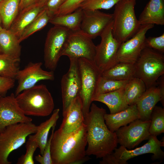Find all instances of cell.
<instances>
[{
	"label": "cell",
	"instance_id": "cell-30",
	"mask_svg": "<svg viewBox=\"0 0 164 164\" xmlns=\"http://www.w3.org/2000/svg\"><path fill=\"white\" fill-rule=\"evenodd\" d=\"M51 18L43 8L36 18L24 30L19 38V42L20 43L35 32L42 29L49 22Z\"/></svg>",
	"mask_w": 164,
	"mask_h": 164
},
{
	"label": "cell",
	"instance_id": "cell-38",
	"mask_svg": "<svg viewBox=\"0 0 164 164\" xmlns=\"http://www.w3.org/2000/svg\"><path fill=\"white\" fill-rule=\"evenodd\" d=\"M145 44L149 47L161 53H164V33L158 37H150L146 38Z\"/></svg>",
	"mask_w": 164,
	"mask_h": 164
},
{
	"label": "cell",
	"instance_id": "cell-4",
	"mask_svg": "<svg viewBox=\"0 0 164 164\" xmlns=\"http://www.w3.org/2000/svg\"><path fill=\"white\" fill-rule=\"evenodd\" d=\"M136 0H121L115 5L112 33L121 44L132 37L141 25L135 11Z\"/></svg>",
	"mask_w": 164,
	"mask_h": 164
},
{
	"label": "cell",
	"instance_id": "cell-27",
	"mask_svg": "<svg viewBox=\"0 0 164 164\" xmlns=\"http://www.w3.org/2000/svg\"><path fill=\"white\" fill-rule=\"evenodd\" d=\"M59 108L54 110L49 118L37 126L36 132L34 135L38 143V148L41 155L43 154L44 148L48 140L49 132L52 127L56 125L59 118Z\"/></svg>",
	"mask_w": 164,
	"mask_h": 164
},
{
	"label": "cell",
	"instance_id": "cell-42",
	"mask_svg": "<svg viewBox=\"0 0 164 164\" xmlns=\"http://www.w3.org/2000/svg\"><path fill=\"white\" fill-rule=\"evenodd\" d=\"M48 0H37L35 4L41 7H43Z\"/></svg>",
	"mask_w": 164,
	"mask_h": 164
},
{
	"label": "cell",
	"instance_id": "cell-37",
	"mask_svg": "<svg viewBox=\"0 0 164 164\" xmlns=\"http://www.w3.org/2000/svg\"><path fill=\"white\" fill-rule=\"evenodd\" d=\"M85 0H66L60 7L54 16L63 15L72 13L80 8Z\"/></svg>",
	"mask_w": 164,
	"mask_h": 164
},
{
	"label": "cell",
	"instance_id": "cell-16",
	"mask_svg": "<svg viewBox=\"0 0 164 164\" xmlns=\"http://www.w3.org/2000/svg\"><path fill=\"white\" fill-rule=\"evenodd\" d=\"M32 121L19 107L14 94L0 97V132L8 125Z\"/></svg>",
	"mask_w": 164,
	"mask_h": 164
},
{
	"label": "cell",
	"instance_id": "cell-11",
	"mask_svg": "<svg viewBox=\"0 0 164 164\" xmlns=\"http://www.w3.org/2000/svg\"><path fill=\"white\" fill-rule=\"evenodd\" d=\"M69 59L70 61L69 69L62 76L61 81L63 116L75 99L80 96L81 90L78 59Z\"/></svg>",
	"mask_w": 164,
	"mask_h": 164
},
{
	"label": "cell",
	"instance_id": "cell-34",
	"mask_svg": "<svg viewBox=\"0 0 164 164\" xmlns=\"http://www.w3.org/2000/svg\"><path fill=\"white\" fill-rule=\"evenodd\" d=\"M38 146V143L34 135H29L26 145V153L18 159L16 164H34V154Z\"/></svg>",
	"mask_w": 164,
	"mask_h": 164
},
{
	"label": "cell",
	"instance_id": "cell-1",
	"mask_svg": "<svg viewBox=\"0 0 164 164\" xmlns=\"http://www.w3.org/2000/svg\"><path fill=\"white\" fill-rule=\"evenodd\" d=\"M106 113L105 109L92 103L89 112L84 117L87 145L86 155L102 158L113 152L117 146L115 132H111L105 123L104 115Z\"/></svg>",
	"mask_w": 164,
	"mask_h": 164
},
{
	"label": "cell",
	"instance_id": "cell-32",
	"mask_svg": "<svg viewBox=\"0 0 164 164\" xmlns=\"http://www.w3.org/2000/svg\"><path fill=\"white\" fill-rule=\"evenodd\" d=\"M149 132L151 135L157 136L164 132V108L155 106L151 115Z\"/></svg>",
	"mask_w": 164,
	"mask_h": 164
},
{
	"label": "cell",
	"instance_id": "cell-6",
	"mask_svg": "<svg viewBox=\"0 0 164 164\" xmlns=\"http://www.w3.org/2000/svg\"><path fill=\"white\" fill-rule=\"evenodd\" d=\"M37 126L32 122L16 123L6 127L0 132V164H11L8 157L12 151L26 142L30 135L35 134Z\"/></svg>",
	"mask_w": 164,
	"mask_h": 164
},
{
	"label": "cell",
	"instance_id": "cell-29",
	"mask_svg": "<svg viewBox=\"0 0 164 164\" xmlns=\"http://www.w3.org/2000/svg\"><path fill=\"white\" fill-rule=\"evenodd\" d=\"M146 89L145 84L140 79L131 78L124 87L125 96L128 105L135 104Z\"/></svg>",
	"mask_w": 164,
	"mask_h": 164
},
{
	"label": "cell",
	"instance_id": "cell-21",
	"mask_svg": "<svg viewBox=\"0 0 164 164\" xmlns=\"http://www.w3.org/2000/svg\"><path fill=\"white\" fill-rule=\"evenodd\" d=\"M141 25H164V0H150L138 19Z\"/></svg>",
	"mask_w": 164,
	"mask_h": 164
},
{
	"label": "cell",
	"instance_id": "cell-14",
	"mask_svg": "<svg viewBox=\"0 0 164 164\" xmlns=\"http://www.w3.org/2000/svg\"><path fill=\"white\" fill-rule=\"evenodd\" d=\"M154 26V25H141L137 32L132 37L120 44L117 55L118 62L134 64L145 47L146 34Z\"/></svg>",
	"mask_w": 164,
	"mask_h": 164
},
{
	"label": "cell",
	"instance_id": "cell-43",
	"mask_svg": "<svg viewBox=\"0 0 164 164\" xmlns=\"http://www.w3.org/2000/svg\"><path fill=\"white\" fill-rule=\"evenodd\" d=\"M3 28L2 26V20L1 16L0 14V30Z\"/></svg>",
	"mask_w": 164,
	"mask_h": 164
},
{
	"label": "cell",
	"instance_id": "cell-39",
	"mask_svg": "<svg viewBox=\"0 0 164 164\" xmlns=\"http://www.w3.org/2000/svg\"><path fill=\"white\" fill-rule=\"evenodd\" d=\"M66 0H48L43 8L51 18L53 17L60 7Z\"/></svg>",
	"mask_w": 164,
	"mask_h": 164
},
{
	"label": "cell",
	"instance_id": "cell-40",
	"mask_svg": "<svg viewBox=\"0 0 164 164\" xmlns=\"http://www.w3.org/2000/svg\"><path fill=\"white\" fill-rule=\"evenodd\" d=\"M15 80L0 76V95L4 96L9 90L14 87Z\"/></svg>",
	"mask_w": 164,
	"mask_h": 164
},
{
	"label": "cell",
	"instance_id": "cell-15",
	"mask_svg": "<svg viewBox=\"0 0 164 164\" xmlns=\"http://www.w3.org/2000/svg\"><path fill=\"white\" fill-rule=\"evenodd\" d=\"M41 62H29L22 70L18 72L15 78L18 85L15 92L16 96L24 90L31 88L42 80H53L54 71H47L42 69Z\"/></svg>",
	"mask_w": 164,
	"mask_h": 164
},
{
	"label": "cell",
	"instance_id": "cell-7",
	"mask_svg": "<svg viewBox=\"0 0 164 164\" xmlns=\"http://www.w3.org/2000/svg\"><path fill=\"white\" fill-rule=\"evenodd\" d=\"M148 142L142 146L133 149L128 150L121 145L116 148L112 153L102 158L100 164H127V161L135 157L147 153L153 154L152 158L153 161L162 159L164 152L161 149L164 146V141H159L156 136L150 135Z\"/></svg>",
	"mask_w": 164,
	"mask_h": 164
},
{
	"label": "cell",
	"instance_id": "cell-13",
	"mask_svg": "<svg viewBox=\"0 0 164 164\" xmlns=\"http://www.w3.org/2000/svg\"><path fill=\"white\" fill-rule=\"evenodd\" d=\"M151 120L143 121L137 119L119 128L115 132L118 143L126 149H131L142 141L148 140L150 135L149 129Z\"/></svg>",
	"mask_w": 164,
	"mask_h": 164
},
{
	"label": "cell",
	"instance_id": "cell-9",
	"mask_svg": "<svg viewBox=\"0 0 164 164\" xmlns=\"http://www.w3.org/2000/svg\"><path fill=\"white\" fill-rule=\"evenodd\" d=\"M112 20L105 28L100 36V43L96 46L94 63L101 73L111 68L118 62L117 52L121 44L112 33Z\"/></svg>",
	"mask_w": 164,
	"mask_h": 164
},
{
	"label": "cell",
	"instance_id": "cell-35",
	"mask_svg": "<svg viewBox=\"0 0 164 164\" xmlns=\"http://www.w3.org/2000/svg\"><path fill=\"white\" fill-rule=\"evenodd\" d=\"M121 0H85L80 8L83 10L108 9Z\"/></svg>",
	"mask_w": 164,
	"mask_h": 164
},
{
	"label": "cell",
	"instance_id": "cell-26",
	"mask_svg": "<svg viewBox=\"0 0 164 164\" xmlns=\"http://www.w3.org/2000/svg\"><path fill=\"white\" fill-rule=\"evenodd\" d=\"M135 74L134 64L118 62L112 67L102 72L101 76L107 79L125 80L135 77Z\"/></svg>",
	"mask_w": 164,
	"mask_h": 164
},
{
	"label": "cell",
	"instance_id": "cell-5",
	"mask_svg": "<svg viewBox=\"0 0 164 164\" xmlns=\"http://www.w3.org/2000/svg\"><path fill=\"white\" fill-rule=\"evenodd\" d=\"M134 65L135 77L141 79L147 89L156 84L158 79L164 74V55L145 47Z\"/></svg>",
	"mask_w": 164,
	"mask_h": 164
},
{
	"label": "cell",
	"instance_id": "cell-23",
	"mask_svg": "<svg viewBox=\"0 0 164 164\" xmlns=\"http://www.w3.org/2000/svg\"><path fill=\"white\" fill-rule=\"evenodd\" d=\"M43 9L36 4L20 11L9 29L19 39L25 28Z\"/></svg>",
	"mask_w": 164,
	"mask_h": 164
},
{
	"label": "cell",
	"instance_id": "cell-20",
	"mask_svg": "<svg viewBox=\"0 0 164 164\" xmlns=\"http://www.w3.org/2000/svg\"><path fill=\"white\" fill-rule=\"evenodd\" d=\"M104 118L109 129L115 132L121 127L139 119V114L136 105L135 104L129 105L125 109L115 114L106 113Z\"/></svg>",
	"mask_w": 164,
	"mask_h": 164
},
{
	"label": "cell",
	"instance_id": "cell-12",
	"mask_svg": "<svg viewBox=\"0 0 164 164\" xmlns=\"http://www.w3.org/2000/svg\"><path fill=\"white\" fill-rule=\"evenodd\" d=\"M96 46L92 39L80 30L71 31L68 37L62 53L69 58H83L94 62Z\"/></svg>",
	"mask_w": 164,
	"mask_h": 164
},
{
	"label": "cell",
	"instance_id": "cell-19",
	"mask_svg": "<svg viewBox=\"0 0 164 164\" xmlns=\"http://www.w3.org/2000/svg\"><path fill=\"white\" fill-rule=\"evenodd\" d=\"M58 129L64 133L73 132L84 124L83 104L80 96L73 101L65 114Z\"/></svg>",
	"mask_w": 164,
	"mask_h": 164
},
{
	"label": "cell",
	"instance_id": "cell-18",
	"mask_svg": "<svg viewBox=\"0 0 164 164\" xmlns=\"http://www.w3.org/2000/svg\"><path fill=\"white\" fill-rule=\"evenodd\" d=\"M159 101L164 106V97L158 87L156 86V84L146 89L135 104L138 112L139 119L143 121L150 120L152 111Z\"/></svg>",
	"mask_w": 164,
	"mask_h": 164
},
{
	"label": "cell",
	"instance_id": "cell-8",
	"mask_svg": "<svg viewBox=\"0 0 164 164\" xmlns=\"http://www.w3.org/2000/svg\"><path fill=\"white\" fill-rule=\"evenodd\" d=\"M78 61L81 81L80 96L84 117L89 112L92 98L101 72L93 61L83 58H78Z\"/></svg>",
	"mask_w": 164,
	"mask_h": 164
},
{
	"label": "cell",
	"instance_id": "cell-17",
	"mask_svg": "<svg viewBox=\"0 0 164 164\" xmlns=\"http://www.w3.org/2000/svg\"><path fill=\"white\" fill-rule=\"evenodd\" d=\"M83 11L80 30L92 39L100 36L113 20V14L104 13L99 10Z\"/></svg>",
	"mask_w": 164,
	"mask_h": 164
},
{
	"label": "cell",
	"instance_id": "cell-31",
	"mask_svg": "<svg viewBox=\"0 0 164 164\" xmlns=\"http://www.w3.org/2000/svg\"><path fill=\"white\" fill-rule=\"evenodd\" d=\"M20 64V58H13L0 53V76L15 79Z\"/></svg>",
	"mask_w": 164,
	"mask_h": 164
},
{
	"label": "cell",
	"instance_id": "cell-28",
	"mask_svg": "<svg viewBox=\"0 0 164 164\" xmlns=\"http://www.w3.org/2000/svg\"><path fill=\"white\" fill-rule=\"evenodd\" d=\"M21 0H2L0 2V14L3 28L9 29L20 11Z\"/></svg>",
	"mask_w": 164,
	"mask_h": 164
},
{
	"label": "cell",
	"instance_id": "cell-22",
	"mask_svg": "<svg viewBox=\"0 0 164 164\" xmlns=\"http://www.w3.org/2000/svg\"><path fill=\"white\" fill-rule=\"evenodd\" d=\"M124 87L113 91L95 95L91 100L105 104L108 107L111 114L120 112L129 106L125 96Z\"/></svg>",
	"mask_w": 164,
	"mask_h": 164
},
{
	"label": "cell",
	"instance_id": "cell-2",
	"mask_svg": "<svg viewBox=\"0 0 164 164\" xmlns=\"http://www.w3.org/2000/svg\"><path fill=\"white\" fill-rule=\"evenodd\" d=\"M87 145L85 123L68 133L57 129L54 132L50 145L53 164H80L85 162L90 158L86 156Z\"/></svg>",
	"mask_w": 164,
	"mask_h": 164
},
{
	"label": "cell",
	"instance_id": "cell-36",
	"mask_svg": "<svg viewBox=\"0 0 164 164\" xmlns=\"http://www.w3.org/2000/svg\"><path fill=\"white\" fill-rule=\"evenodd\" d=\"M56 126V125H54L52 128L51 134L44 148L43 154L38 155L35 157L36 161L41 164H53L51 155L50 145Z\"/></svg>",
	"mask_w": 164,
	"mask_h": 164
},
{
	"label": "cell",
	"instance_id": "cell-33",
	"mask_svg": "<svg viewBox=\"0 0 164 164\" xmlns=\"http://www.w3.org/2000/svg\"><path fill=\"white\" fill-rule=\"evenodd\" d=\"M129 80H117L107 79L101 76L98 80L94 96L113 91L123 88L125 86Z\"/></svg>",
	"mask_w": 164,
	"mask_h": 164
},
{
	"label": "cell",
	"instance_id": "cell-10",
	"mask_svg": "<svg viewBox=\"0 0 164 164\" xmlns=\"http://www.w3.org/2000/svg\"><path fill=\"white\" fill-rule=\"evenodd\" d=\"M70 32L69 29L59 26H54L50 29L44 50V63L46 68L55 70Z\"/></svg>",
	"mask_w": 164,
	"mask_h": 164
},
{
	"label": "cell",
	"instance_id": "cell-24",
	"mask_svg": "<svg viewBox=\"0 0 164 164\" xmlns=\"http://www.w3.org/2000/svg\"><path fill=\"white\" fill-rule=\"evenodd\" d=\"M19 38L9 29L0 30V53L15 58H20L21 47Z\"/></svg>",
	"mask_w": 164,
	"mask_h": 164
},
{
	"label": "cell",
	"instance_id": "cell-45",
	"mask_svg": "<svg viewBox=\"0 0 164 164\" xmlns=\"http://www.w3.org/2000/svg\"><path fill=\"white\" fill-rule=\"evenodd\" d=\"M2 0H0V2Z\"/></svg>",
	"mask_w": 164,
	"mask_h": 164
},
{
	"label": "cell",
	"instance_id": "cell-25",
	"mask_svg": "<svg viewBox=\"0 0 164 164\" xmlns=\"http://www.w3.org/2000/svg\"><path fill=\"white\" fill-rule=\"evenodd\" d=\"M83 11L80 8L73 12L51 18L49 22L54 26L66 28L71 31L80 30Z\"/></svg>",
	"mask_w": 164,
	"mask_h": 164
},
{
	"label": "cell",
	"instance_id": "cell-41",
	"mask_svg": "<svg viewBox=\"0 0 164 164\" xmlns=\"http://www.w3.org/2000/svg\"><path fill=\"white\" fill-rule=\"evenodd\" d=\"M37 0H23L20 5V11L36 3Z\"/></svg>",
	"mask_w": 164,
	"mask_h": 164
},
{
	"label": "cell",
	"instance_id": "cell-44",
	"mask_svg": "<svg viewBox=\"0 0 164 164\" xmlns=\"http://www.w3.org/2000/svg\"><path fill=\"white\" fill-rule=\"evenodd\" d=\"M23 0H21V1H20V4H21L22 2V1Z\"/></svg>",
	"mask_w": 164,
	"mask_h": 164
},
{
	"label": "cell",
	"instance_id": "cell-3",
	"mask_svg": "<svg viewBox=\"0 0 164 164\" xmlns=\"http://www.w3.org/2000/svg\"><path fill=\"white\" fill-rule=\"evenodd\" d=\"M17 102L26 115L46 117L53 112L54 104L46 86L36 85L15 96Z\"/></svg>",
	"mask_w": 164,
	"mask_h": 164
}]
</instances>
